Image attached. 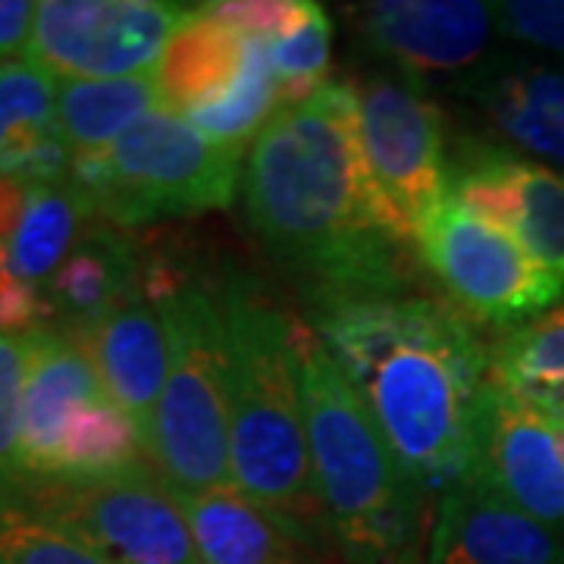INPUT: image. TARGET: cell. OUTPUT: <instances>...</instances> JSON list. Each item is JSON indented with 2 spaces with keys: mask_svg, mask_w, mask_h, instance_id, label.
I'll return each instance as SVG.
<instances>
[{
  "mask_svg": "<svg viewBox=\"0 0 564 564\" xmlns=\"http://www.w3.org/2000/svg\"><path fill=\"white\" fill-rule=\"evenodd\" d=\"M57 76L39 63H0V163L57 139Z\"/></svg>",
  "mask_w": 564,
  "mask_h": 564,
  "instance_id": "26",
  "label": "cell"
},
{
  "mask_svg": "<svg viewBox=\"0 0 564 564\" xmlns=\"http://www.w3.org/2000/svg\"><path fill=\"white\" fill-rule=\"evenodd\" d=\"M414 251L452 307L470 323H533L564 299V282L555 273L452 195L423 220Z\"/></svg>",
  "mask_w": 564,
  "mask_h": 564,
  "instance_id": "9",
  "label": "cell"
},
{
  "mask_svg": "<svg viewBox=\"0 0 564 564\" xmlns=\"http://www.w3.org/2000/svg\"><path fill=\"white\" fill-rule=\"evenodd\" d=\"M282 107V91L276 69L270 61V41L248 39V54L239 79L232 82L220 98L195 107L188 120L217 144L245 148L248 139H258L267 120Z\"/></svg>",
  "mask_w": 564,
  "mask_h": 564,
  "instance_id": "25",
  "label": "cell"
},
{
  "mask_svg": "<svg viewBox=\"0 0 564 564\" xmlns=\"http://www.w3.org/2000/svg\"><path fill=\"white\" fill-rule=\"evenodd\" d=\"M10 505L61 527L110 564H202L180 496L154 464L98 480H29Z\"/></svg>",
  "mask_w": 564,
  "mask_h": 564,
  "instance_id": "7",
  "label": "cell"
},
{
  "mask_svg": "<svg viewBox=\"0 0 564 564\" xmlns=\"http://www.w3.org/2000/svg\"><path fill=\"white\" fill-rule=\"evenodd\" d=\"M192 13L163 0H44L25 61L63 82L141 76Z\"/></svg>",
  "mask_w": 564,
  "mask_h": 564,
  "instance_id": "10",
  "label": "cell"
},
{
  "mask_svg": "<svg viewBox=\"0 0 564 564\" xmlns=\"http://www.w3.org/2000/svg\"><path fill=\"white\" fill-rule=\"evenodd\" d=\"M358 135L370 195L386 229L414 248L423 220L448 198L445 120L411 79L370 76L355 85Z\"/></svg>",
  "mask_w": 564,
  "mask_h": 564,
  "instance_id": "8",
  "label": "cell"
},
{
  "mask_svg": "<svg viewBox=\"0 0 564 564\" xmlns=\"http://www.w3.org/2000/svg\"><path fill=\"white\" fill-rule=\"evenodd\" d=\"M311 329L423 492L474 477L489 348L452 304L417 292L311 311Z\"/></svg>",
  "mask_w": 564,
  "mask_h": 564,
  "instance_id": "2",
  "label": "cell"
},
{
  "mask_svg": "<svg viewBox=\"0 0 564 564\" xmlns=\"http://www.w3.org/2000/svg\"><path fill=\"white\" fill-rule=\"evenodd\" d=\"M248 223L311 311L411 292L417 251L380 220L364 170L358 95L326 82L267 120L242 173Z\"/></svg>",
  "mask_w": 564,
  "mask_h": 564,
  "instance_id": "1",
  "label": "cell"
},
{
  "mask_svg": "<svg viewBox=\"0 0 564 564\" xmlns=\"http://www.w3.org/2000/svg\"><path fill=\"white\" fill-rule=\"evenodd\" d=\"M29 188L32 185L0 173V242L3 245L13 242V236L20 229L22 210H25V202H29Z\"/></svg>",
  "mask_w": 564,
  "mask_h": 564,
  "instance_id": "33",
  "label": "cell"
},
{
  "mask_svg": "<svg viewBox=\"0 0 564 564\" xmlns=\"http://www.w3.org/2000/svg\"><path fill=\"white\" fill-rule=\"evenodd\" d=\"M180 502L202 564H317L307 530L248 502L236 489L180 496Z\"/></svg>",
  "mask_w": 564,
  "mask_h": 564,
  "instance_id": "19",
  "label": "cell"
},
{
  "mask_svg": "<svg viewBox=\"0 0 564 564\" xmlns=\"http://www.w3.org/2000/svg\"><path fill=\"white\" fill-rule=\"evenodd\" d=\"M245 148L217 144L176 113H148L113 144L76 154L69 180L95 217L120 229L163 217L226 210L242 180Z\"/></svg>",
  "mask_w": 564,
  "mask_h": 564,
  "instance_id": "6",
  "label": "cell"
},
{
  "mask_svg": "<svg viewBox=\"0 0 564 564\" xmlns=\"http://www.w3.org/2000/svg\"><path fill=\"white\" fill-rule=\"evenodd\" d=\"M555 421H558V423H562V426H564V414H562V417H555Z\"/></svg>",
  "mask_w": 564,
  "mask_h": 564,
  "instance_id": "35",
  "label": "cell"
},
{
  "mask_svg": "<svg viewBox=\"0 0 564 564\" xmlns=\"http://www.w3.org/2000/svg\"><path fill=\"white\" fill-rule=\"evenodd\" d=\"M210 7L220 20L236 25L248 39L273 41L302 17L304 0H232Z\"/></svg>",
  "mask_w": 564,
  "mask_h": 564,
  "instance_id": "31",
  "label": "cell"
},
{
  "mask_svg": "<svg viewBox=\"0 0 564 564\" xmlns=\"http://www.w3.org/2000/svg\"><path fill=\"white\" fill-rule=\"evenodd\" d=\"M29 373V339L0 333V486L22 484V395Z\"/></svg>",
  "mask_w": 564,
  "mask_h": 564,
  "instance_id": "29",
  "label": "cell"
},
{
  "mask_svg": "<svg viewBox=\"0 0 564 564\" xmlns=\"http://www.w3.org/2000/svg\"><path fill=\"white\" fill-rule=\"evenodd\" d=\"M505 502L564 530V426L489 380L477 414L474 477Z\"/></svg>",
  "mask_w": 564,
  "mask_h": 564,
  "instance_id": "11",
  "label": "cell"
},
{
  "mask_svg": "<svg viewBox=\"0 0 564 564\" xmlns=\"http://www.w3.org/2000/svg\"><path fill=\"white\" fill-rule=\"evenodd\" d=\"M333 25L321 3L304 0L302 17L270 41V61L280 79L282 104L307 101L326 85Z\"/></svg>",
  "mask_w": 564,
  "mask_h": 564,
  "instance_id": "27",
  "label": "cell"
},
{
  "mask_svg": "<svg viewBox=\"0 0 564 564\" xmlns=\"http://www.w3.org/2000/svg\"><path fill=\"white\" fill-rule=\"evenodd\" d=\"M163 110L154 69L129 79H66L57 91V135L76 154H91Z\"/></svg>",
  "mask_w": 564,
  "mask_h": 564,
  "instance_id": "21",
  "label": "cell"
},
{
  "mask_svg": "<svg viewBox=\"0 0 564 564\" xmlns=\"http://www.w3.org/2000/svg\"><path fill=\"white\" fill-rule=\"evenodd\" d=\"M229 370L232 486L307 530L326 527L311 474L302 386L295 370V317L258 276L226 267L217 280Z\"/></svg>",
  "mask_w": 564,
  "mask_h": 564,
  "instance_id": "3",
  "label": "cell"
},
{
  "mask_svg": "<svg viewBox=\"0 0 564 564\" xmlns=\"http://www.w3.org/2000/svg\"><path fill=\"white\" fill-rule=\"evenodd\" d=\"M29 339V373L22 395V484L51 480L63 433L85 404L104 399L101 377L76 333L41 326Z\"/></svg>",
  "mask_w": 564,
  "mask_h": 564,
  "instance_id": "15",
  "label": "cell"
},
{
  "mask_svg": "<svg viewBox=\"0 0 564 564\" xmlns=\"http://www.w3.org/2000/svg\"><path fill=\"white\" fill-rule=\"evenodd\" d=\"M151 455L135 423L122 414L110 395L85 404L63 433L51 480H98L148 467Z\"/></svg>",
  "mask_w": 564,
  "mask_h": 564,
  "instance_id": "24",
  "label": "cell"
},
{
  "mask_svg": "<svg viewBox=\"0 0 564 564\" xmlns=\"http://www.w3.org/2000/svg\"><path fill=\"white\" fill-rule=\"evenodd\" d=\"M69 333L85 343L98 367L104 392L135 423L141 443L148 448L154 411L170 370V336L158 302L141 289L139 295L107 311L101 321Z\"/></svg>",
  "mask_w": 564,
  "mask_h": 564,
  "instance_id": "16",
  "label": "cell"
},
{
  "mask_svg": "<svg viewBox=\"0 0 564 564\" xmlns=\"http://www.w3.org/2000/svg\"><path fill=\"white\" fill-rule=\"evenodd\" d=\"M492 13L502 35L564 57V0H508Z\"/></svg>",
  "mask_w": 564,
  "mask_h": 564,
  "instance_id": "30",
  "label": "cell"
},
{
  "mask_svg": "<svg viewBox=\"0 0 564 564\" xmlns=\"http://www.w3.org/2000/svg\"><path fill=\"white\" fill-rule=\"evenodd\" d=\"M496 135L564 170V66L492 63L464 82Z\"/></svg>",
  "mask_w": 564,
  "mask_h": 564,
  "instance_id": "17",
  "label": "cell"
},
{
  "mask_svg": "<svg viewBox=\"0 0 564 564\" xmlns=\"http://www.w3.org/2000/svg\"><path fill=\"white\" fill-rule=\"evenodd\" d=\"M248 54V35L214 13L210 3L195 7L170 39L154 76L161 85L163 110L188 117L195 107L220 98L239 79Z\"/></svg>",
  "mask_w": 564,
  "mask_h": 564,
  "instance_id": "20",
  "label": "cell"
},
{
  "mask_svg": "<svg viewBox=\"0 0 564 564\" xmlns=\"http://www.w3.org/2000/svg\"><path fill=\"white\" fill-rule=\"evenodd\" d=\"M35 20H39V3L0 0V61L13 63L29 57Z\"/></svg>",
  "mask_w": 564,
  "mask_h": 564,
  "instance_id": "32",
  "label": "cell"
},
{
  "mask_svg": "<svg viewBox=\"0 0 564 564\" xmlns=\"http://www.w3.org/2000/svg\"><path fill=\"white\" fill-rule=\"evenodd\" d=\"M448 195L508 232L564 282V176L499 144H467L448 170Z\"/></svg>",
  "mask_w": 564,
  "mask_h": 564,
  "instance_id": "12",
  "label": "cell"
},
{
  "mask_svg": "<svg viewBox=\"0 0 564 564\" xmlns=\"http://www.w3.org/2000/svg\"><path fill=\"white\" fill-rule=\"evenodd\" d=\"M91 220L98 217L69 176L32 185L20 229L10 242V263L17 280L32 289L47 285Z\"/></svg>",
  "mask_w": 564,
  "mask_h": 564,
  "instance_id": "22",
  "label": "cell"
},
{
  "mask_svg": "<svg viewBox=\"0 0 564 564\" xmlns=\"http://www.w3.org/2000/svg\"><path fill=\"white\" fill-rule=\"evenodd\" d=\"M10 496H7V489L0 486V530H3V521H7V514H10Z\"/></svg>",
  "mask_w": 564,
  "mask_h": 564,
  "instance_id": "34",
  "label": "cell"
},
{
  "mask_svg": "<svg viewBox=\"0 0 564 564\" xmlns=\"http://www.w3.org/2000/svg\"><path fill=\"white\" fill-rule=\"evenodd\" d=\"M144 292L161 307L170 336V370L148 440L151 464L180 496L236 489L217 280L204 282L170 261H148Z\"/></svg>",
  "mask_w": 564,
  "mask_h": 564,
  "instance_id": "5",
  "label": "cell"
},
{
  "mask_svg": "<svg viewBox=\"0 0 564 564\" xmlns=\"http://www.w3.org/2000/svg\"><path fill=\"white\" fill-rule=\"evenodd\" d=\"M358 32L404 76H443L480 61L496 32L492 3L380 0L358 10Z\"/></svg>",
  "mask_w": 564,
  "mask_h": 564,
  "instance_id": "13",
  "label": "cell"
},
{
  "mask_svg": "<svg viewBox=\"0 0 564 564\" xmlns=\"http://www.w3.org/2000/svg\"><path fill=\"white\" fill-rule=\"evenodd\" d=\"M0 564H110L61 527L10 508L0 530Z\"/></svg>",
  "mask_w": 564,
  "mask_h": 564,
  "instance_id": "28",
  "label": "cell"
},
{
  "mask_svg": "<svg viewBox=\"0 0 564 564\" xmlns=\"http://www.w3.org/2000/svg\"><path fill=\"white\" fill-rule=\"evenodd\" d=\"M489 380L505 386L518 399L545 411L564 414V321L545 314L540 321L505 333L489 345Z\"/></svg>",
  "mask_w": 564,
  "mask_h": 564,
  "instance_id": "23",
  "label": "cell"
},
{
  "mask_svg": "<svg viewBox=\"0 0 564 564\" xmlns=\"http://www.w3.org/2000/svg\"><path fill=\"white\" fill-rule=\"evenodd\" d=\"M426 564H564V530L467 480L440 499Z\"/></svg>",
  "mask_w": 564,
  "mask_h": 564,
  "instance_id": "14",
  "label": "cell"
},
{
  "mask_svg": "<svg viewBox=\"0 0 564 564\" xmlns=\"http://www.w3.org/2000/svg\"><path fill=\"white\" fill-rule=\"evenodd\" d=\"M144 267L148 258L126 229L91 220L69 258L47 285H41L51 307V326L85 329L101 321L107 311L144 289Z\"/></svg>",
  "mask_w": 564,
  "mask_h": 564,
  "instance_id": "18",
  "label": "cell"
},
{
  "mask_svg": "<svg viewBox=\"0 0 564 564\" xmlns=\"http://www.w3.org/2000/svg\"><path fill=\"white\" fill-rule=\"evenodd\" d=\"M295 370L326 530L348 562L414 564L423 536L433 533L426 492L399 464L321 336L302 321H295Z\"/></svg>",
  "mask_w": 564,
  "mask_h": 564,
  "instance_id": "4",
  "label": "cell"
}]
</instances>
